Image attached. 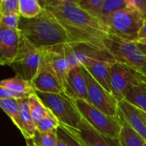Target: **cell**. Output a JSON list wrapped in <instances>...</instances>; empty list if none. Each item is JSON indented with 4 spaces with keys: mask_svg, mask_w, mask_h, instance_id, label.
Returning <instances> with one entry per match:
<instances>
[{
    "mask_svg": "<svg viewBox=\"0 0 146 146\" xmlns=\"http://www.w3.org/2000/svg\"><path fill=\"white\" fill-rule=\"evenodd\" d=\"M63 26L75 42H84L105 48L104 40L110 33L101 21L78 5V0L64 6H51L40 2Z\"/></svg>",
    "mask_w": 146,
    "mask_h": 146,
    "instance_id": "6da1fadb",
    "label": "cell"
},
{
    "mask_svg": "<svg viewBox=\"0 0 146 146\" xmlns=\"http://www.w3.org/2000/svg\"><path fill=\"white\" fill-rule=\"evenodd\" d=\"M19 31L32 45L42 50L75 42L59 21L45 9L37 17H21Z\"/></svg>",
    "mask_w": 146,
    "mask_h": 146,
    "instance_id": "7a4b0ae2",
    "label": "cell"
},
{
    "mask_svg": "<svg viewBox=\"0 0 146 146\" xmlns=\"http://www.w3.org/2000/svg\"><path fill=\"white\" fill-rule=\"evenodd\" d=\"M145 21L143 15L127 3V7L113 14L104 22V26L110 35L126 41L137 42Z\"/></svg>",
    "mask_w": 146,
    "mask_h": 146,
    "instance_id": "3957f363",
    "label": "cell"
},
{
    "mask_svg": "<svg viewBox=\"0 0 146 146\" xmlns=\"http://www.w3.org/2000/svg\"><path fill=\"white\" fill-rule=\"evenodd\" d=\"M44 105L57 118L61 125L78 129L83 117L74 99L62 93H43L36 92Z\"/></svg>",
    "mask_w": 146,
    "mask_h": 146,
    "instance_id": "277c9868",
    "label": "cell"
},
{
    "mask_svg": "<svg viewBox=\"0 0 146 146\" xmlns=\"http://www.w3.org/2000/svg\"><path fill=\"white\" fill-rule=\"evenodd\" d=\"M104 43L106 50L116 62L127 65L146 77V55L137 42L122 40L110 35Z\"/></svg>",
    "mask_w": 146,
    "mask_h": 146,
    "instance_id": "5b68a950",
    "label": "cell"
},
{
    "mask_svg": "<svg viewBox=\"0 0 146 146\" xmlns=\"http://www.w3.org/2000/svg\"><path fill=\"white\" fill-rule=\"evenodd\" d=\"M62 48L69 69L75 67L86 66L92 62H107L114 63L116 60L114 56L104 48L97 45L84 43V42H73L62 44Z\"/></svg>",
    "mask_w": 146,
    "mask_h": 146,
    "instance_id": "8992f818",
    "label": "cell"
},
{
    "mask_svg": "<svg viewBox=\"0 0 146 146\" xmlns=\"http://www.w3.org/2000/svg\"><path fill=\"white\" fill-rule=\"evenodd\" d=\"M74 102L82 117L93 128L107 137L118 139L121 130V121L119 115L118 117H111L82 99H76Z\"/></svg>",
    "mask_w": 146,
    "mask_h": 146,
    "instance_id": "52a82bcc",
    "label": "cell"
},
{
    "mask_svg": "<svg viewBox=\"0 0 146 146\" xmlns=\"http://www.w3.org/2000/svg\"><path fill=\"white\" fill-rule=\"evenodd\" d=\"M43 50L32 45L21 34V43L18 54L9 66L15 76L23 79L32 84L36 76L42 61Z\"/></svg>",
    "mask_w": 146,
    "mask_h": 146,
    "instance_id": "ba28073f",
    "label": "cell"
},
{
    "mask_svg": "<svg viewBox=\"0 0 146 146\" xmlns=\"http://www.w3.org/2000/svg\"><path fill=\"white\" fill-rule=\"evenodd\" d=\"M112 94L119 101L124 100L129 92L146 80V77L127 65L115 62L110 68Z\"/></svg>",
    "mask_w": 146,
    "mask_h": 146,
    "instance_id": "9c48e42d",
    "label": "cell"
},
{
    "mask_svg": "<svg viewBox=\"0 0 146 146\" xmlns=\"http://www.w3.org/2000/svg\"><path fill=\"white\" fill-rule=\"evenodd\" d=\"M82 73L87 84L88 103L92 106L111 117L119 115V102L115 96L105 90L88 72V70L80 66Z\"/></svg>",
    "mask_w": 146,
    "mask_h": 146,
    "instance_id": "30bf717a",
    "label": "cell"
},
{
    "mask_svg": "<svg viewBox=\"0 0 146 146\" xmlns=\"http://www.w3.org/2000/svg\"><path fill=\"white\" fill-rule=\"evenodd\" d=\"M36 92L43 93H62L63 88L54 70L43 53L39 69L32 81Z\"/></svg>",
    "mask_w": 146,
    "mask_h": 146,
    "instance_id": "8fae6325",
    "label": "cell"
},
{
    "mask_svg": "<svg viewBox=\"0 0 146 146\" xmlns=\"http://www.w3.org/2000/svg\"><path fill=\"white\" fill-rule=\"evenodd\" d=\"M66 127L86 146H121L118 139H111L100 133L84 118L82 119L78 129L68 127Z\"/></svg>",
    "mask_w": 146,
    "mask_h": 146,
    "instance_id": "7c38bea8",
    "label": "cell"
},
{
    "mask_svg": "<svg viewBox=\"0 0 146 146\" xmlns=\"http://www.w3.org/2000/svg\"><path fill=\"white\" fill-rule=\"evenodd\" d=\"M21 33L0 27V64L10 66L15 61L20 48Z\"/></svg>",
    "mask_w": 146,
    "mask_h": 146,
    "instance_id": "4fadbf2b",
    "label": "cell"
},
{
    "mask_svg": "<svg viewBox=\"0 0 146 146\" xmlns=\"http://www.w3.org/2000/svg\"><path fill=\"white\" fill-rule=\"evenodd\" d=\"M119 110L124 120L146 141V113L126 100L119 101Z\"/></svg>",
    "mask_w": 146,
    "mask_h": 146,
    "instance_id": "5bb4252c",
    "label": "cell"
},
{
    "mask_svg": "<svg viewBox=\"0 0 146 146\" xmlns=\"http://www.w3.org/2000/svg\"><path fill=\"white\" fill-rule=\"evenodd\" d=\"M64 93L72 99H82L88 102L87 84L80 67H75L69 70Z\"/></svg>",
    "mask_w": 146,
    "mask_h": 146,
    "instance_id": "9a60e30c",
    "label": "cell"
},
{
    "mask_svg": "<svg viewBox=\"0 0 146 146\" xmlns=\"http://www.w3.org/2000/svg\"><path fill=\"white\" fill-rule=\"evenodd\" d=\"M43 53L46 57L48 62L50 63V67L54 70L55 74H56L58 80H60L64 92L67 77L70 69L67 59L64 56L62 44L56 45L47 50H43Z\"/></svg>",
    "mask_w": 146,
    "mask_h": 146,
    "instance_id": "2e32d148",
    "label": "cell"
},
{
    "mask_svg": "<svg viewBox=\"0 0 146 146\" xmlns=\"http://www.w3.org/2000/svg\"><path fill=\"white\" fill-rule=\"evenodd\" d=\"M115 63V62H114ZM113 63L107 62H92L85 67L92 76L108 92L112 93L110 68Z\"/></svg>",
    "mask_w": 146,
    "mask_h": 146,
    "instance_id": "e0dca14e",
    "label": "cell"
},
{
    "mask_svg": "<svg viewBox=\"0 0 146 146\" xmlns=\"http://www.w3.org/2000/svg\"><path fill=\"white\" fill-rule=\"evenodd\" d=\"M19 102V115H20V122L22 136L26 140L33 139L36 133V127L33 123L30 108L28 104V98H23L18 100Z\"/></svg>",
    "mask_w": 146,
    "mask_h": 146,
    "instance_id": "ac0fdd59",
    "label": "cell"
},
{
    "mask_svg": "<svg viewBox=\"0 0 146 146\" xmlns=\"http://www.w3.org/2000/svg\"><path fill=\"white\" fill-rule=\"evenodd\" d=\"M119 116L121 121V130L118 138L121 146L145 145V140L129 126V124L122 117L120 110H119Z\"/></svg>",
    "mask_w": 146,
    "mask_h": 146,
    "instance_id": "d6986e66",
    "label": "cell"
},
{
    "mask_svg": "<svg viewBox=\"0 0 146 146\" xmlns=\"http://www.w3.org/2000/svg\"><path fill=\"white\" fill-rule=\"evenodd\" d=\"M0 87H3L18 93L28 95H32L36 92L30 82L23 79H21L17 76L3 80L0 82Z\"/></svg>",
    "mask_w": 146,
    "mask_h": 146,
    "instance_id": "ffe728a7",
    "label": "cell"
},
{
    "mask_svg": "<svg viewBox=\"0 0 146 146\" xmlns=\"http://www.w3.org/2000/svg\"><path fill=\"white\" fill-rule=\"evenodd\" d=\"M124 100L146 113V80L133 88Z\"/></svg>",
    "mask_w": 146,
    "mask_h": 146,
    "instance_id": "44dd1931",
    "label": "cell"
},
{
    "mask_svg": "<svg viewBox=\"0 0 146 146\" xmlns=\"http://www.w3.org/2000/svg\"><path fill=\"white\" fill-rule=\"evenodd\" d=\"M19 9L21 17L32 19L38 16L44 8L38 0H19Z\"/></svg>",
    "mask_w": 146,
    "mask_h": 146,
    "instance_id": "7402d4cb",
    "label": "cell"
},
{
    "mask_svg": "<svg viewBox=\"0 0 146 146\" xmlns=\"http://www.w3.org/2000/svg\"><path fill=\"white\" fill-rule=\"evenodd\" d=\"M28 104L30 108L31 115L35 127L44 117L48 109L44 105L42 101L38 97L36 92L28 98Z\"/></svg>",
    "mask_w": 146,
    "mask_h": 146,
    "instance_id": "603a6c76",
    "label": "cell"
},
{
    "mask_svg": "<svg viewBox=\"0 0 146 146\" xmlns=\"http://www.w3.org/2000/svg\"><path fill=\"white\" fill-rule=\"evenodd\" d=\"M0 106L3 111L9 117L15 127L20 130V115H19V102L16 99L6 98L0 99Z\"/></svg>",
    "mask_w": 146,
    "mask_h": 146,
    "instance_id": "cb8c5ba5",
    "label": "cell"
},
{
    "mask_svg": "<svg viewBox=\"0 0 146 146\" xmlns=\"http://www.w3.org/2000/svg\"><path fill=\"white\" fill-rule=\"evenodd\" d=\"M127 7V0H104L100 21L104 25V22L115 12ZM105 27V26H104Z\"/></svg>",
    "mask_w": 146,
    "mask_h": 146,
    "instance_id": "d4e9b609",
    "label": "cell"
},
{
    "mask_svg": "<svg viewBox=\"0 0 146 146\" xmlns=\"http://www.w3.org/2000/svg\"><path fill=\"white\" fill-rule=\"evenodd\" d=\"M61 126L57 118L48 110L44 117L36 126V130L40 133H49L56 131Z\"/></svg>",
    "mask_w": 146,
    "mask_h": 146,
    "instance_id": "484cf974",
    "label": "cell"
},
{
    "mask_svg": "<svg viewBox=\"0 0 146 146\" xmlns=\"http://www.w3.org/2000/svg\"><path fill=\"white\" fill-rule=\"evenodd\" d=\"M32 140L37 146H57V130L49 133H40L38 131H36L34 138Z\"/></svg>",
    "mask_w": 146,
    "mask_h": 146,
    "instance_id": "4316f807",
    "label": "cell"
},
{
    "mask_svg": "<svg viewBox=\"0 0 146 146\" xmlns=\"http://www.w3.org/2000/svg\"><path fill=\"white\" fill-rule=\"evenodd\" d=\"M104 0H78V5L96 18H101L102 8Z\"/></svg>",
    "mask_w": 146,
    "mask_h": 146,
    "instance_id": "83f0119b",
    "label": "cell"
},
{
    "mask_svg": "<svg viewBox=\"0 0 146 146\" xmlns=\"http://www.w3.org/2000/svg\"><path fill=\"white\" fill-rule=\"evenodd\" d=\"M58 137L64 140L68 146H86L77 137H75L66 127L61 125L57 129Z\"/></svg>",
    "mask_w": 146,
    "mask_h": 146,
    "instance_id": "f1b7e54d",
    "label": "cell"
},
{
    "mask_svg": "<svg viewBox=\"0 0 146 146\" xmlns=\"http://www.w3.org/2000/svg\"><path fill=\"white\" fill-rule=\"evenodd\" d=\"M20 14H11V15H0V27L11 29L19 30V24L21 20Z\"/></svg>",
    "mask_w": 146,
    "mask_h": 146,
    "instance_id": "f546056e",
    "label": "cell"
},
{
    "mask_svg": "<svg viewBox=\"0 0 146 146\" xmlns=\"http://www.w3.org/2000/svg\"><path fill=\"white\" fill-rule=\"evenodd\" d=\"M11 14H20L19 0H1L0 15Z\"/></svg>",
    "mask_w": 146,
    "mask_h": 146,
    "instance_id": "4dcf8cb0",
    "label": "cell"
},
{
    "mask_svg": "<svg viewBox=\"0 0 146 146\" xmlns=\"http://www.w3.org/2000/svg\"><path fill=\"white\" fill-rule=\"evenodd\" d=\"M31 95L28 94H23V93H18L13 91H10L9 89L0 87V99H6V98H11V99H23V98H28Z\"/></svg>",
    "mask_w": 146,
    "mask_h": 146,
    "instance_id": "1f68e13d",
    "label": "cell"
},
{
    "mask_svg": "<svg viewBox=\"0 0 146 146\" xmlns=\"http://www.w3.org/2000/svg\"><path fill=\"white\" fill-rule=\"evenodd\" d=\"M128 5L137 9L146 21V0H127Z\"/></svg>",
    "mask_w": 146,
    "mask_h": 146,
    "instance_id": "d6a6232c",
    "label": "cell"
},
{
    "mask_svg": "<svg viewBox=\"0 0 146 146\" xmlns=\"http://www.w3.org/2000/svg\"><path fill=\"white\" fill-rule=\"evenodd\" d=\"M141 39H146V21L144 23V26L139 33V40H141Z\"/></svg>",
    "mask_w": 146,
    "mask_h": 146,
    "instance_id": "836d02e7",
    "label": "cell"
},
{
    "mask_svg": "<svg viewBox=\"0 0 146 146\" xmlns=\"http://www.w3.org/2000/svg\"><path fill=\"white\" fill-rule=\"evenodd\" d=\"M137 43H138V45H139V47L140 48V50H141L146 55V44L140 43V42H139V41H137Z\"/></svg>",
    "mask_w": 146,
    "mask_h": 146,
    "instance_id": "e575fe53",
    "label": "cell"
},
{
    "mask_svg": "<svg viewBox=\"0 0 146 146\" xmlns=\"http://www.w3.org/2000/svg\"><path fill=\"white\" fill-rule=\"evenodd\" d=\"M57 146H68V144L64 141V140H62L61 138H59L58 137V145Z\"/></svg>",
    "mask_w": 146,
    "mask_h": 146,
    "instance_id": "d590c367",
    "label": "cell"
},
{
    "mask_svg": "<svg viewBox=\"0 0 146 146\" xmlns=\"http://www.w3.org/2000/svg\"><path fill=\"white\" fill-rule=\"evenodd\" d=\"M27 141V146H37L33 142L32 139H29V140H26Z\"/></svg>",
    "mask_w": 146,
    "mask_h": 146,
    "instance_id": "8d00e7d4",
    "label": "cell"
},
{
    "mask_svg": "<svg viewBox=\"0 0 146 146\" xmlns=\"http://www.w3.org/2000/svg\"><path fill=\"white\" fill-rule=\"evenodd\" d=\"M139 42H140V43H144V44H146V39H141V40H139Z\"/></svg>",
    "mask_w": 146,
    "mask_h": 146,
    "instance_id": "74e56055",
    "label": "cell"
},
{
    "mask_svg": "<svg viewBox=\"0 0 146 146\" xmlns=\"http://www.w3.org/2000/svg\"><path fill=\"white\" fill-rule=\"evenodd\" d=\"M145 146H146V144H145Z\"/></svg>",
    "mask_w": 146,
    "mask_h": 146,
    "instance_id": "f35d334b",
    "label": "cell"
}]
</instances>
